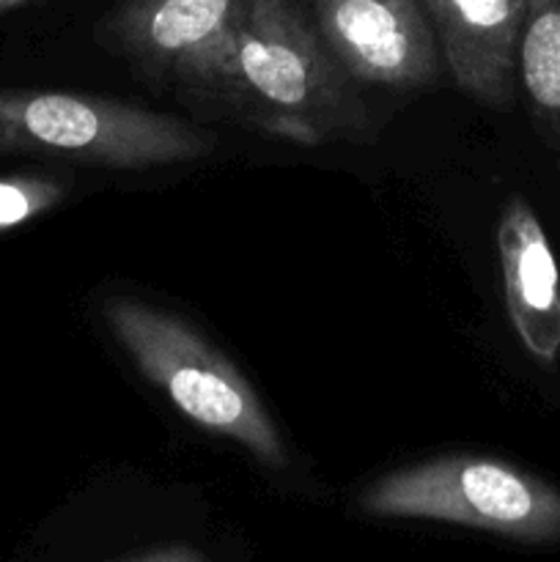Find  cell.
Wrapping results in <instances>:
<instances>
[{
	"label": "cell",
	"mask_w": 560,
	"mask_h": 562,
	"mask_svg": "<svg viewBox=\"0 0 560 562\" xmlns=\"http://www.w3.org/2000/svg\"><path fill=\"white\" fill-rule=\"evenodd\" d=\"M530 0H423L456 86L492 110H508L516 47Z\"/></svg>",
	"instance_id": "obj_7"
},
{
	"label": "cell",
	"mask_w": 560,
	"mask_h": 562,
	"mask_svg": "<svg viewBox=\"0 0 560 562\" xmlns=\"http://www.w3.org/2000/svg\"><path fill=\"white\" fill-rule=\"evenodd\" d=\"M313 25L357 86L417 91L443 71V53L417 0H313Z\"/></svg>",
	"instance_id": "obj_5"
},
{
	"label": "cell",
	"mask_w": 560,
	"mask_h": 562,
	"mask_svg": "<svg viewBox=\"0 0 560 562\" xmlns=\"http://www.w3.org/2000/svg\"><path fill=\"white\" fill-rule=\"evenodd\" d=\"M505 311L516 338L541 366L560 357V272L547 231L525 198L505 201L497 223Z\"/></svg>",
	"instance_id": "obj_8"
},
{
	"label": "cell",
	"mask_w": 560,
	"mask_h": 562,
	"mask_svg": "<svg viewBox=\"0 0 560 562\" xmlns=\"http://www.w3.org/2000/svg\"><path fill=\"white\" fill-rule=\"evenodd\" d=\"M417 3H423V0H417Z\"/></svg>",
	"instance_id": "obj_13"
},
{
	"label": "cell",
	"mask_w": 560,
	"mask_h": 562,
	"mask_svg": "<svg viewBox=\"0 0 560 562\" xmlns=\"http://www.w3.org/2000/svg\"><path fill=\"white\" fill-rule=\"evenodd\" d=\"M187 91L223 102L253 130L300 146L368 130L355 80L296 0H250L225 47Z\"/></svg>",
	"instance_id": "obj_1"
},
{
	"label": "cell",
	"mask_w": 560,
	"mask_h": 562,
	"mask_svg": "<svg viewBox=\"0 0 560 562\" xmlns=\"http://www.w3.org/2000/svg\"><path fill=\"white\" fill-rule=\"evenodd\" d=\"M217 137L176 115L75 91H0V154H27L97 168L143 170L192 162Z\"/></svg>",
	"instance_id": "obj_3"
},
{
	"label": "cell",
	"mask_w": 560,
	"mask_h": 562,
	"mask_svg": "<svg viewBox=\"0 0 560 562\" xmlns=\"http://www.w3.org/2000/svg\"><path fill=\"white\" fill-rule=\"evenodd\" d=\"M115 562H206V558L198 549L176 543V547H159L152 549V552H141L135 558H124Z\"/></svg>",
	"instance_id": "obj_11"
},
{
	"label": "cell",
	"mask_w": 560,
	"mask_h": 562,
	"mask_svg": "<svg viewBox=\"0 0 560 562\" xmlns=\"http://www.w3.org/2000/svg\"><path fill=\"white\" fill-rule=\"evenodd\" d=\"M360 508L377 519L443 521L530 541L560 536V494L489 456L450 453L390 472L360 494Z\"/></svg>",
	"instance_id": "obj_4"
},
{
	"label": "cell",
	"mask_w": 560,
	"mask_h": 562,
	"mask_svg": "<svg viewBox=\"0 0 560 562\" xmlns=\"http://www.w3.org/2000/svg\"><path fill=\"white\" fill-rule=\"evenodd\" d=\"M516 75L538 124L560 130V0L527 3Z\"/></svg>",
	"instance_id": "obj_9"
},
{
	"label": "cell",
	"mask_w": 560,
	"mask_h": 562,
	"mask_svg": "<svg viewBox=\"0 0 560 562\" xmlns=\"http://www.w3.org/2000/svg\"><path fill=\"white\" fill-rule=\"evenodd\" d=\"M250 0H119L93 27L99 47L146 77L190 88L225 47Z\"/></svg>",
	"instance_id": "obj_6"
},
{
	"label": "cell",
	"mask_w": 560,
	"mask_h": 562,
	"mask_svg": "<svg viewBox=\"0 0 560 562\" xmlns=\"http://www.w3.org/2000/svg\"><path fill=\"white\" fill-rule=\"evenodd\" d=\"M102 313L141 376L163 390L187 420L239 445L264 467H285V442L256 387L192 324L135 296H113Z\"/></svg>",
	"instance_id": "obj_2"
},
{
	"label": "cell",
	"mask_w": 560,
	"mask_h": 562,
	"mask_svg": "<svg viewBox=\"0 0 560 562\" xmlns=\"http://www.w3.org/2000/svg\"><path fill=\"white\" fill-rule=\"evenodd\" d=\"M38 3V0H0V14H9V11L25 9V5Z\"/></svg>",
	"instance_id": "obj_12"
},
{
	"label": "cell",
	"mask_w": 560,
	"mask_h": 562,
	"mask_svg": "<svg viewBox=\"0 0 560 562\" xmlns=\"http://www.w3.org/2000/svg\"><path fill=\"white\" fill-rule=\"evenodd\" d=\"M69 179L44 170L0 176V236L44 217L69 198Z\"/></svg>",
	"instance_id": "obj_10"
}]
</instances>
